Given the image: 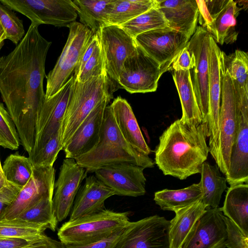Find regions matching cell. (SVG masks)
<instances>
[{
	"label": "cell",
	"mask_w": 248,
	"mask_h": 248,
	"mask_svg": "<svg viewBox=\"0 0 248 248\" xmlns=\"http://www.w3.org/2000/svg\"><path fill=\"white\" fill-rule=\"evenodd\" d=\"M125 227L100 240L84 245H64L65 248H114Z\"/></svg>",
	"instance_id": "ee69618b"
},
{
	"label": "cell",
	"mask_w": 248,
	"mask_h": 248,
	"mask_svg": "<svg viewBox=\"0 0 248 248\" xmlns=\"http://www.w3.org/2000/svg\"><path fill=\"white\" fill-rule=\"evenodd\" d=\"M7 183L4 178L0 177V189L2 188Z\"/></svg>",
	"instance_id": "f907efd6"
},
{
	"label": "cell",
	"mask_w": 248,
	"mask_h": 248,
	"mask_svg": "<svg viewBox=\"0 0 248 248\" xmlns=\"http://www.w3.org/2000/svg\"><path fill=\"white\" fill-rule=\"evenodd\" d=\"M23 187L7 182L0 189V220L5 210Z\"/></svg>",
	"instance_id": "f6af8a7d"
},
{
	"label": "cell",
	"mask_w": 248,
	"mask_h": 248,
	"mask_svg": "<svg viewBox=\"0 0 248 248\" xmlns=\"http://www.w3.org/2000/svg\"><path fill=\"white\" fill-rule=\"evenodd\" d=\"M116 123L124 139L136 150L148 155L151 149L142 135L129 103L118 96L109 105Z\"/></svg>",
	"instance_id": "d4e9b609"
},
{
	"label": "cell",
	"mask_w": 248,
	"mask_h": 248,
	"mask_svg": "<svg viewBox=\"0 0 248 248\" xmlns=\"http://www.w3.org/2000/svg\"><path fill=\"white\" fill-rule=\"evenodd\" d=\"M134 39L137 46L168 70L189 40L186 35L169 27L142 33Z\"/></svg>",
	"instance_id": "2e32d148"
},
{
	"label": "cell",
	"mask_w": 248,
	"mask_h": 248,
	"mask_svg": "<svg viewBox=\"0 0 248 248\" xmlns=\"http://www.w3.org/2000/svg\"><path fill=\"white\" fill-rule=\"evenodd\" d=\"M167 71L137 46L136 52L124 61L117 83L130 93L153 92Z\"/></svg>",
	"instance_id": "ba28073f"
},
{
	"label": "cell",
	"mask_w": 248,
	"mask_h": 248,
	"mask_svg": "<svg viewBox=\"0 0 248 248\" xmlns=\"http://www.w3.org/2000/svg\"><path fill=\"white\" fill-rule=\"evenodd\" d=\"M46 235L33 238L0 237V248H23L42 240Z\"/></svg>",
	"instance_id": "7dc6e473"
},
{
	"label": "cell",
	"mask_w": 248,
	"mask_h": 248,
	"mask_svg": "<svg viewBox=\"0 0 248 248\" xmlns=\"http://www.w3.org/2000/svg\"><path fill=\"white\" fill-rule=\"evenodd\" d=\"M202 197L198 184H193L180 189L158 191L155 193L154 201L162 210L175 212L201 200Z\"/></svg>",
	"instance_id": "1f68e13d"
},
{
	"label": "cell",
	"mask_w": 248,
	"mask_h": 248,
	"mask_svg": "<svg viewBox=\"0 0 248 248\" xmlns=\"http://www.w3.org/2000/svg\"><path fill=\"white\" fill-rule=\"evenodd\" d=\"M201 177L198 185L201 189L202 201L206 208L218 207L223 192L227 188L226 178L222 176L217 165L204 162L202 166Z\"/></svg>",
	"instance_id": "f546056e"
},
{
	"label": "cell",
	"mask_w": 248,
	"mask_h": 248,
	"mask_svg": "<svg viewBox=\"0 0 248 248\" xmlns=\"http://www.w3.org/2000/svg\"><path fill=\"white\" fill-rule=\"evenodd\" d=\"M156 6L163 13L168 27L186 35L189 39L197 27L199 10L194 0H156Z\"/></svg>",
	"instance_id": "cb8c5ba5"
},
{
	"label": "cell",
	"mask_w": 248,
	"mask_h": 248,
	"mask_svg": "<svg viewBox=\"0 0 248 248\" xmlns=\"http://www.w3.org/2000/svg\"><path fill=\"white\" fill-rule=\"evenodd\" d=\"M68 27L69 32L65 45L54 68L46 76L45 100L55 95L70 78L85 47L94 34L78 22Z\"/></svg>",
	"instance_id": "52a82bcc"
},
{
	"label": "cell",
	"mask_w": 248,
	"mask_h": 248,
	"mask_svg": "<svg viewBox=\"0 0 248 248\" xmlns=\"http://www.w3.org/2000/svg\"><path fill=\"white\" fill-rule=\"evenodd\" d=\"M210 36L204 28L198 26L186 45L195 59V65L190 70L191 79L202 115V123L207 125L209 109L208 51Z\"/></svg>",
	"instance_id": "9a60e30c"
},
{
	"label": "cell",
	"mask_w": 248,
	"mask_h": 248,
	"mask_svg": "<svg viewBox=\"0 0 248 248\" xmlns=\"http://www.w3.org/2000/svg\"><path fill=\"white\" fill-rule=\"evenodd\" d=\"M227 230L225 248H248V236L230 219L223 215Z\"/></svg>",
	"instance_id": "b9f144b4"
},
{
	"label": "cell",
	"mask_w": 248,
	"mask_h": 248,
	"mask_svg": "<svg viewBox=\"0 0 248 248\" xmlns=\"http://www.w3.org/2000/svg\"><path fill=\"white\" fill-rule=\"evenodd\" d=\"M220 61L231 77L236 106H248V55L236 50L227 55L221 51Z\"/></svg>",
	"instance_id": "484cf974"
},
{
	"label": "cell",
	"mask_w": 248,
	"mask_h": 248,
	"mask_svg": "<svg viewBox=\"0 0 248 248\" xmlns=\"http://www.w3.org/2000/svg\"><path fill=\"white\" fill-rule=\"evenodd\" d=\"M224 216L248 236V185L239 184L228 189L223 207Z\"/></svg>",
	"instance_id": "83f0119b"
},
{
	"label": "cell",
	"mask_w": 248,
	"mask_h": 248,
	"mask_svg": "<svg viewBox=\"0 0 248 248\" xmlns=\"http://www.w3.org/2000/svg\"><path fill=\"white\" fill-rule=\"evenodd\" d=\"M198 22L208 31L216 42L221 45L235 40L236 18L240 9L232 0H196Z\"/></svg>",
	"instance_id": "30bf717a"
},
{
	"label": "cell",
	"mask_w": 248,
	"mask_h": 248,
	"mask_svg": "<svg viewBox=\"0 0 248 248\" xmlns=\"http://www.w3.org/2000/svg\"><path fill=\"white\" fill-rule=\"evenodd\" d=\"M220 208H206L180 248H225V222Z\"/></svg>",
	"instance_id": "d6986e66"
},
{
	"label": "cell",
	"mask_w": 248,
	"mask_h": 248,
	"mask_svg": "<svg viewBox=\"0 0 248 248\" xmlns=\"http://www.w3.org/2000/svg\"><path fill=\"white\" fill-rule=\"evenodd\" d=\"M20 143L15 125L7 109L0 102V146L16 150L18 148Z\"/></svg>",
	"instance_id": "ab89813d"
},
{
	"label": "cell",
	"mask_w": 248,
	"mask_h": 248,
	"mask_svg": "<svg viewBox=\"0 0 248 248\" xmlns=\"http://www.w3.org/2000/svg\"><path fill=\"white\" fill-rule=\"evenodd\" d=\"M170 222L158 215L130 221L114 248H170Z\"/></svg>",
	"instance_id": "8fae6325"
},
{
	"label": "cell",
	"mask_w": 248,
	"mask_h": 248,
	"mask_svg": "<svg viewBox=\"0 0 248 248\" xmlns=\"http://www.w3.org/2000/svg\"><path fill=\"white\" fill-rule=\"evenodd\" d=\"M0 23L6 33V39L17 45L25 35L23 21L13 10L0 2Z\"/></svg>",
	"instance_id": "74e56055"
},
{
	"label": "cell",
	"mask_w": 248,
	"mask_h": 248,
	"mask_svg": "<svg viewBox=\"0 0 248 248\" xmlns=\"http://www.w3.org/2000/svg\"><path fill=\"white\" fill-rule=\"evenodd\" d=\"M120 27L130 36L134 38L142 33L168 27L163 13L156 6L152 7Z\"/></svg>",
	"instance_id": "e575fe53"
},
{
	"label": "cell",
	"mask_w": 248,
	"mask_h": 248,
	"mask_svg": "<svg viewBox=\"0 0 248 248\" xmlns=\"http://www.w3.org/2000/svg\"><path fill=\"white\" fill-rule=\"evenodd\" d=\"M56 241L46 235L42 240L23 248H55Z\"/></svg>",
	"instance_id": "c3c4849f"
},
{
	"label": "cell",
	"mask_w": 248,
	"mask_h": 248,
	"mask_svg": "<svg viewBox=\"0 0 248 248\" xmlns=\"http://www.w3.org/2000/svg\"><path fill=\"white\" fill-rule=\"evenodd\" d=\"M129 212L103 209L97 213L63 223L57 235L64 245H84L100 240L125 227Z\"/></svg>",
	"instance_id": "5b68a950"
},
{
	"label": "cell",
	"mask_w": 248,
	"mask_h": 248,
	"mask_svg": "<svg viewBox=\"0 0 248 248\" xmlns=\"http://www.w3.org/2000/svg\"><path fill=\"white\" fill-rule=\"evenodd\" d=\"M80 23L96 33L102 27L108 25V15L114 0H72Z\"/></svg>",
	"instance_id": "4dcf8cb0"
},
{
	"label": "cell",
	"mask_w": 248,
	"mask_h": 248,
	"mask_svg": "<svg viewBox=\"0 0 248 248\" xmlns=\"http://www.w3.org/2000/svg\"><path fill=\"white\" fill-rule=\"evenodd\" d=\"M105 71V63L102 48L99 43L90 59L84 65L76 80L84 82L92 77L101 75Z\"/></svg>",
	"instance_id": "60d3db41"
},
{
	"label": "cell",
	"mask_w": 248,
	"mask_h": 248,
	"mask_svg": "<svg viewBox=\"0 0 248 248\" xmlns=\"http://www.w3.org/2000/svg\"><path fill=\"white\" fill-rule=\"evenodd\" d=\"M116 85L119 87L118 84L108 77L106 71L84 82L75 79L61 127L63 148L95 107L102 101L113 98Z\"/></svg>",
	"instance_id": "277c9868"
},
{
	"label": "cell",
	"mask_w": 248,
	"mask_h": 248,
	"mask_svg": "<svg viewBox=\"0 0 248 248\" xmlns=\"http://www.w3.org/2000/svg\"><path fill=\"white\" fill-rule=\"evenodd\" d=\"M87 174L86 170L79 166L74 159L65 158L63 160L54 185L56 190L52 200L53 213L58 222L65 219L71 212Z\"/></svg>",
	"instance_id": "e0dca14e"
},
{
	"label": "cell",
	"mask_w": 248,
	"mask_h": 248,
	"mask_svg": "<svg viewBox=\"0 0 248 248\" xmlns=\"http://www.w3.org/2000/svg\"><path fill=\"white\" fill-rule=\"evenodd\" d=\"M206 206L202 200L175 212L170 221L169 236L170 248H180L193 226L203 214Z\"/></svg>",
	"instance_id": "f1b7e54d"
},
{
	"label": "cell",
	"mask_w": 248,
	"mask_h": 248,
	"mask_svg": "<svg viewBox=\"0 0 248 248\" xmlns=\"http://www.w3.org/2000/svg\"><path fill=\"white\" fill-rule=\"evenodd\" d=\"M33 169L29 157L19 155L18 152L9 155L2 166L6 182L22 187L29 182Z\"/></svg>",
	"instance_id": "836d02e7"
},
{
	"label": "cell",
	"mask_w": 248,
	"mask_h": 248,
	"mask_svg": "<svg viewBox=\"0 0 248 248\" xmlns=\"http://www.w3.org/2000/svg\"><path fill=\"white\" fill-rule=\"evenodd\" d=\"M6 39V33L0 23V50L4 44V40Z\"/></svg>",
	"instance_id": "681fc988"
},
{
	"label": "cell",
	"mask_w": 248,
	"mask_h": 248,
	"mask_svg": "<svg viewBox=\"0 0 248 248\" xmlns=\"http://www.w3.org/2000/svg\"><path fill=\"white\" fill-rule=\"evenodd\" d=\"M111 99L98 104L77 128L63 147L65 158L76 159L90 152L97 144L105 110Z\"/></svg>",
	"instance_id": "44dd1931"
},
{
	"label": "cell",
	"mask_w": 248,
	"mask_h": 248,
	"mask_svg": "<svg viewBox=\"0 0 248 248\" xmlns=\"http://www.w3.org/2000/svg\"><path fill=\"white\" fill-rule=\"evenodd\" d=\"M115 195L95 176L90 175L77 193L69 220H76L104 209L105 201Z\"/></svg>",
	"instance_id": "603a6c76"
},
{
	"label": "cell",
	"mask_w": 248,
	"mask_h": 248,
	"mask_svg": "<svg viewBox=\"0 0 248 248\" xmlns=\"http://www.w3.org/2000/svg\"><path fill=\"white\" fill-rule=\"evenodd\" d=\"M55 170L52 166L33 167L31 178L4 211L0 220L17 218L41 200L52 199Z\"/></svg>",
	"instance_id": "5bb4252c"
},
{
	"label": "cell",
	"mask_w": 248,
	"mask_h": 248,
	"mask_svg": "<svg viewBox=\"0 0 248 248\" xmlns=\"http://www.w3.org/2000/svg\"><path fill=\"white\" fill-rule=\"evenodd\" d=\"M75 77L72 75L53 96L44 100L37 122L34 144L29 154L30 158L40 150L60 129L73 92Z\"/></svg>",
	"instance_id": "7c38bea8"
},
{
	"label": "cell",
	"mask_w": 248,
	"mask_h": 248,
	"mask_svg": "<svg viewBox=\"0 0 248 248\" xmlns=\"http://www.w3.org/2000/svg\"><path fill=\"white\" fill-rule=\"evenodd\" d=\"M172 75L181 104L182 115L180 120L184 124L199 125L202 123V117L193 89L190 70H173Z\"/></svg>",
	"instance_id": "4316f807"
},
{
	"label": "cell",
	"mask_w": 248,
	"mask_h": 248,
	"mask_svg": "<svg viewBox=\"0 0 248 248\" xmlns=\"http://www.w3.org/2000/svg\"><path fill=\"white\" fill-rule=\"evenodd\" d=\"M87 172H94L107 165L130 163L144 169L151 168L154 162L149 155L132 147L122 135L109 105L105 110L98 141L90 152L75 159Z\"/></svg>",
	"instance_id": "3957f363"
},
{
	"label": "cell",
	"mask_w": 248,
	"mask_h": 248,
	"mask_svg": "<svg viewBox=\"0 0 248 248\" xmlns=\"http://www.w3.org/2000/svg\"><path fill=\"white\" fill-rule=\"evenodd\" d=\"M156 4V0H114L108 13V25L120 26Z\"/></svg>",
	"instance_id": "d6a6232c"
},
{
	"label": "cell",
	"mask_w": 248,
	"mask_h": 248,
	"mask_svg": "<svg viewBox=\"0 0 248 248\" xmlns=\"http://www.w3.org/2000/svg\"><path fill=\"white\" fill-rule=\"evenodd\" d=\"M61 129L58 130L33 156L29 158L33 167L53 166L59 152L62 150Z\"/></svg>",
	"instance_id": "f35d334b"
},
{
	"label": "cell",
	"mask_w": 248,
	"mask_h": 248,
	"mask_svg": "<svg viewBox=\"0 0 248 248\" xmlns=\"http://www.w3.org/2000/svg\"><path fill=\"white\" fill-rule=\"evenodd\" d=\"M237 125L226 176L230 186L248 182V106H236Z\"/></svg>",
	"instance_id": "ffe728a7"
},
{
	"label": "cell",
	"mask_w": 248,
	"mask_h": 248,
	"mask_svg": "<svg viewBox=\"0 0 248 248\" xmlns=\"http://www.w3.org/2000/svg\"><path fill=\"white\" fill-rule=\"evenodd\" d=\"M96 34L104 56L106 71L108 77L117 83L124 61L136 52L137 45L134 39L119 26H105Z\"/></svg>",
	"instance_id": "4fadbf2b"
},
{
	"label": "cell",
	"mask_w": 248,
	"mask_h": 248,
	"mask_svg": "<svg viewBox=\"0 0 248 248\" xmlns=\"http://www.w3.org/2000/svg\"><path fill=\"white\" fill-rule=\"evenodd\" d=\"M0 2L38 26L49 24L68 27L78 16L71 0H0Z\"/></svg>",
	"instance_id": "9c48e42d"
},
{
	"label": "cell",
	"mask_w": 248,
	"mask_h": 248,
	"mask_svg": "<svg viewBox=\"0 0 248 248\" xmlns=\"http://www.w3.org/2000/svg\"><path fill=\"white\" fill-rule=\"evenodd\" d=\"M55 248H65L63 244L60 241H56V246Z\"/></svg>",
	"instance_id": "816d5d0a"
},
{
	"label": "cell",
	"mask_w": 248,
	"mask_h": 248,
	"mask_svg": "<svg viewBox=\"0 0 248 248\" xmlns=\"http://www.w3.org/2000/svg\"><path fill=\"white\" fill-rule=\"evenodd\" d=\"M207 137V124L194 126L175 120L159 138L155 152L156 165L165 175L181 180L200 173L209 153Z\"/></svg>",
	"instance_id": "7a4b0ae2"
},
{
	"label": "cell",
	"mask_w": 248,
	"mask_h": 248,
	"mask_svg": "<svg viewBox=\"0 0 248 248\" xmlns=\"http://www.w3.org/2000/svg\"><path fill=\"white\" fill-rule=\"evenodd\" d=\"M221 94L218 131L209 152L221 172L226 175L229 168L232 148L236 125V103L232 81L227 70L220 61Z\"/></svg>",
	"instance_id": "8992f818"
},
{
	"label": "cell",
	"mask_w": 248,
	"mask_h": 248,
	"mask_svg": "<svg viewBox=\"0 0 248 248\" xmlns=\"http://www.w3.org/2000/svg\"><path fill=\"white\" fill-rule=\"evenodd\" d=\"M221 52L213 37L210 36L208 51L209 109L207 131L209 149L214 144L218 131V121L221 94L219 58Z\"/></svg>",
	"instance_id": "7402d4cb"
},
{
	"label": "cell",
	"mask_w": 248,
	"mask_h": 248,
	"mask_svg": "<svg viewBox=\"0 0 248 248\" xmlns=\"http://www.w3.org/2000/svg\"><path fill=\"white\" fill-rule=\"evenodd\" d=\"M98 43L99 39L96 33L90 38L79 58L74 70V75L75 78L81 73L84 65L93 55Z\"/></svg>",
	"instance_id": "bcb514c9"
},
{
	"label": "cell",
	"mask_w": 248,
	"mask_h": 248,
	"mask_svg": "<svg viewBox=\"0 0 248 248\" xmlns=\"http://www.w3.org/2000/svg\"><path fill=\"white\" fill-rule=\"evenodd\" d=\"M195 65V59L192 52L186 46L174 59L170 70L173 71L190 70Z\"/></svg>",
	"instance_id": "7bdbcfd3"
},
{
	"label": "cell",
	"mask_w": 248,
	"mask_h": 248,
	"mask_svg": "<svg viewBox=\"0 0 248 248\" xmlns=\"http://www.w3.org/2000/svg\"><path fill=\"white\" fill-rule=\"evenodd\" d=\"M47 228L17 218L0 220V237L33 238L42 235Z\"/></svg>",
	"instance_id": "8d00e7d4"
},
{
	"label": "cell",
	"mask_w": 248,
	"mask_h": 248,
	"mask_svg": "<svg viewBox=\"0 0 248 248\" xmlns=\"http://www.w3.org/2000/svg\"><path fill=\"white\" fill-rule=\"evenodd\" d=\"M0 177L4 178L3 174V172H2V166L1 164V162H0Z\"/></svg>",
	"instance_id": "f5cc1de1"
},
{
	"label": "cell",
	"mask_w": 248,
	"mask_h": 248,
	"mask_svg": "<svg viewBox=\"0 0 248 248\" xmlns=\"http://www.w3.org/2000/svg\"><path fill=\"white\" fill-rule=\"evenodd\" d=\"M144 169L133 164L119 163L103 166L94 172L115 195L136 197L146 193Z\"/></svg>",
	"instance_id": "ac0fdd59"
},
{
	"label": "cell",
	"mask_w": 248,
	"mask_h": 248,
	"mask_svg": "<svg viewBox=\"0 0 248 248\" xmlns=\"http://www.w3.org/2000/svg\"><path fill=\"white\" fill-rule=\"evenodd\" d=\"M51 44L41 35L38 26L31 23L15 48L0 58V94L28 154L45 98V63Z\"/></svg>",
	"instance_id": "6da1fadb"
},
{
	"label": "cell",
	"mask_w": 248,
	"mask_h": 248,
	"mask_svg": "<svg viewBox=\"0 0 248 248\" xmlns=\"http://www.w3.org/2000/svg\"><path fill=\"white\" fill-rule=\"evenodd\" d=\"M52 199H45L23 212L17 219L44 226L55 231L58 222L52 208Z\"/></svg>",
	"instance_id": "d590c367"
}]
</instances>
